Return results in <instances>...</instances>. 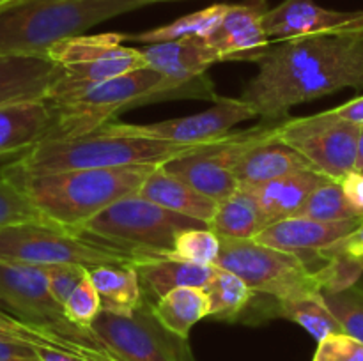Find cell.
Wrapping results in <instances>:
<instances>
[{
    "label": "cell",
    "mask_w": 363,
    "mask_h": 361,
    "mask_svg": "<svg viewBox=\"0 0 363 361\" xmlns=\"http://www.w3.org/2000/svg\"><path fill=\"white\" fill-rule=\"evenodd\" d=\"M208 229L220 239H254L264 229V223L254 197L238 188L230 197L216 204Z\"/></svg>",
    "instance_id": "obj_27"
},
{
    "label": "cell",
    "mask_w": 363,
    "mask_h": 361,
    "mask_svg": "<svg viewBox=\"0 0 363 361\" xmlns=\"http://www.w3.org/2000/svg\"><path fill=\"white\" fill-rule=\"evenodd\" d=\"M197 145H179L135 137L117 130L113 122L74 138H45L7 166L18 173H48L66 170L117 168L163 165Z\"/></svg>",
    "instance_id": "obj_3"
},
{
    "label": "cell",
    "mask_w": 363,
    "mask_h": 361,
    "mask_svg": "<svg viewBox=\"0 0 363 361\" xmlns=\"http://www.w3.org/2000/svg\"><path fill=\"white\" fill-rule=\"evenodd\" d=\"M264 0L227 6L225 14L213 34L206 39L218 60H259L264 57L272 41L264 30Z\"/></svg>",
    "instance_id": "obj_16"
},
{
    "label": "cell",
    "mask_w": 363,
    "mask_h": 361,
    "mask_svg": "<svg viewBox=\"0 0 363 361\" xmlns=\"http://www.w3.org/2000/svg\"><path fill=\"white\" fill-rule=\"evenodd\" d=\"M0 308L25 324L110 357L91 329H82L67 321L62 306L50 294L43 265L0 262Z\"/></svg>",
    "instance_id": "obj_9"
},
{
    "label": "cell",
    "mask_w": 363,
    "mask_h": 361,
    "mask_svg": "<svg viewBox=\"0 0 363 361\" xmlns=\"http://www.w3.org/2000/svg\"><path fill=\"white\" fill-rule=\"evenodd\" d=\"M155 166L158 165L48 173H18L2 168L0 176L16 184L46 219L80 230L113 202L137 193Z\"/></svg>",
    "instance_id": "obj_2"
},
{
    "label": "cell",
    "mask_w": 363,
    "mask_h": 361,
    "mask_svg": "<svg viewBox=\"0 0 363 361\" xmlns=\"http://www.w3.org/2000/svg\"><path fill=\"white\" fill-rule=\"evenodd\" d=\"M16 2V0H14ZM18 2H53V0H18Z\"/></svg>",
    "instance_id": "obj_45"
},
{
    "label": "cell",
    "mask_w": 363,
    "mask_h": 361,
    "mask_svg": "<svg viewBox=\"0 0 363 361\" xmlns=\"http://www.w3.org/2000/svg\"><path fill=\"white\" fill-rule=\"evenodd\" d=\"M0 324L9 326V328H32V326H28V324H25V322L18 321L16 317H13L11 314H7V311L2 310V308H0Z\"/></svg>",
    "instance_id": "obj_42"
},
{
    "label": "cell",
    "mask_w": 363,
    "mask_h": 361,
    "mask_svg": "<svg viewBox=\"0 0 363 361\" xmlns=\"http://www.w3.org/2000/svg\"><path fill=\"white\" fill-rule=\"evenodd\" d=\"M318 255H332V257H340L344 260L351 262L353 265L360 268L363 271V222L353 232L344 236L342 239L335 241L333 244L326 246L325 250L318 251Z\"/></svg>",
    "instance_id": "obj_37"
},
{
    "label": "cell",
    "mask_w": 363,
    "mask_h": 361,
    "mask_svg": "<svg viewBox=\"0 0 363 361\" xmlns=\"http://www.w3.org/2000/svg\"><path fill=\"white\" fill-rule=\"evenodd\" d=\"M144 6V0H16L0 7V55H46L57 42Z\"/></svg>",
    "instance_id": "obj_4"
},
{
    "label": "cell",
    "mask_w": 363,
    "mask_h": 361,
    "mask_svg": "<svg viewBox=\"0 0 363 361\" xmlns=\"http://www.w3.org/2000/svg\"><path fill=\"white\" fill-rule=\"evenodd\" d=\"M296 216H305V218L326 223L363 218L346 200L340 183L335 179H326L321 186L315 188Z\"/></svg>",
    "instance_id": "obj_30"
},
{
    "label": "cell",
    "mask_w": 363,
    "mask_h": 361,
    "mask_svg": "<svg viewBox=\"0 0 363 361\" xmlns=\"http://www.w3.org/2000/svg\"><path fill=\"white\" fill-rule=\"evenodd\" d=\"M201 227L208 225L152 204L135 193L113 202L85 223L80 232L130 248L147 257H167L172 251L177 234Z\"/></svg>",
    "instance_id": "obj_7"
},
{
    "label": "cell",
    "mask_w": 363,
    "mask_h": 361,
    "mask_svg": "<svg viewBox=\"0 0 363 361\" xmlns=\"http://www.w3.org/2000/svg\"><path fill=\"white\" fill-rule=\"evenodd\" d=\"M46 273V283L53 299L62 306L74 287L82 282L87 269L82 265H43Z\"/></svg>",
    "instance_id": "obj_36"
},
{
    "label": "cell",
    "mask_w": 363,
    "mask_h": 361,
    "mask_svg": "<svg viewBox=\"0 0 363 361\" xmlns=\"http://www.w3.org/2000/svg\"><path fill=\"white\" fill-rule=\"evenodd\" d=\"M264 30L272 42L319 34H362L363 11H335L314 0H284L264 13Z\"/></svg>",
    "instance_id": "obj_15"
},
{
    "label": "cell",
    "mask_w": 363,
    "mask_h": 361,
    "mask_svg": "<svg viewBox=\"0 0 363 361\" xmlns=\"http://www.w3.org/2000/svg\"><path fill=\"white\" fill-rule=\"evenodd\" d=\"M101 308L116 315H131L144 301L138 276L131 265H99L89 269Z\"/></svg>",
    "instance_id": "obj_26"
},
{
    "label": "cell",
    "mask_w": 363,
    "mask_h": 361,
    "mask_svg": "<svg viewBox=\"0 0 363 361\" xmlns=\"http://www.w3.org/2000/svg\"><path fill=\"white\" fill-rule=\"evenodd\" d=\"M0 361H41L35 347L23 342L0 340Z\"/></svg>",
    "instance_id": "obj_39"
},
{
    "label": "cell",
    "mask_w": 363,
    "mask_h": 361,
    "mask_svg": "<svg viewBox=\"0 0 363 361\" xmlns=\"http://www.w3.org/2000/svg\"><path fill=\"white\" fill-rule=\"evenodd\" d=\"M357 285H358V287H360V289L363 290V276H362V278H360V282H358V283H357Z\"/></svg>",
    "instance_id": "obj_47"
},
{
    "label": "cell",
    "mask_w": 363,
    "mask_h": 361,
    "mask_svg": "<svg viewBox=\"0 0 363 361\" xmlns=\"http://www.w3.org/2000/svg\"><path fill=\"white\" fill-rule=\"evenodd\" d=\"M64 315L71 324L78 326L82 329H91L92 322L98 317L101 308V299L96 290L94 283H92L89 271L82 278V282L74 287L73 292L62 304Z\"/></svg>",
    "instance_id": "obj_33"
},
{
    "label": "cell",
    "mask_w": 363,
    "mask_h": 361,
    "mask_svg": "<svg viewBox=\"0 0 363 361\" xmlns=\"http://www.w3.org/2000/svg\"><path fill=\"white\" fill-rule=\"evenodd\" d=\"M152 315L163 328L181 338L190 336L191 328L209 317L211 303L204 287H181L151 304Z\"/></svg>",
    "instance_id": "obj_25"
},
{
    "label": "cell",
    "mask_w": 363,
    "mask_h": 361,
    "mask_svg": "<svg viewBox=\"0 0 363 361\" xmlns=\"http://www.w3.org/2000/svg\"><path fill=\"white\" fill-rule=\"evenodd\" d=\"M326 179L330 177L323 176L318 170L303 168L279 177V179L268 180V183L248 184V186L240 188L254 197L261 211L262 223L268 227L284 218L296 216L312 191L321 186Z\"/></svg>",
    "instance_id": "obj_21"
},
{
    "label": "cell",
    "mask_w": 363,
    "mask_h": 361,
    "mask_svg": "<svg viewBox=\"0 0 363 361\" xmlns=\"http://www.w3.org/2000/svg\"><path fill=\"white\" fill-rule=\"evenodd\" d=\"M144 2L147 4V6H149V4H158V2H172V0H144Z\"/></svg>",
    "instance_id": "obj_44"
},
{
    "label": "cell",
    "mask_w": 363,
    "mask_h": 361,
    "mask_svg": "<svg viewBox=\"0 0 363 361\" xmlns=\"http://www.w3.org/2000/svg\"><path fill=\"white\" fill-rule=\"evenodd\" d=\"M266 124L240 133L227 134L215 144L197 145L184 154L163 163V168L216 204L240 188L234 177V163L241 152L266 131Z\"/></svg>",
    "instance_id": "obj_13"
},
{
    "label": "cell",
    "mask_w": 363,
    "mask_h": 361,
    "mask_svg": "<svg viewBox=\"0 0 363 361\" xmlns=\"http://www.w3.org/2000/svg\"><path fill=\"white\" fill-rule=\"evenodd\" d=\"M145 66L156 71L163 78L176 85L186 94H204L190 88L191 85H201L202 74L220 62L215 50L206 42V39H184V41H169L147 45L140 50Z\"/></svg>",
    "instance_id": "obj_17"
},
{
    "label": "cell",
    "mask_w": 363,
    "mask_h": 361,
    "mask_svg": "<svg viewBox=\"0 0 363 361\" xmlns=\"http://www.w3.org/2000/svg\"><path fill=\"white\" fill-rule=\"evenodd\" d=\"M332 112L335 113L340 119L347 120V122H353L362 126L363 124V96H358V98L351 99V101L344 103V105L337 106V108H332Z\"/></svg>",
    "instance_id": "obj_40"
},
{
    "label": "cell",
    "mask_w": 363,
    "mask_h": 361,
    "mask_svg": "<svg viewBox=\"0 0 363 361\" xmlns=\"http://www.w3.org/2000/svg\"><path fill=\"white\" fill-rule=\"evenodd\" d=\"M52 112L46 99L0 106V158L23 154L48 137Z\"/></svg>",
    "instance_id": "obj_22"
},
{
    "label": "cell",
    "mask_w": 363,
    "mask_h": 361,
    "mask_svg": "<svg viewBox=\"0 0 363 361\" xmlns=\"http://www.w3.org/2000/svg\"><path fill=\"white\" fill-rule=\"evenodd\" d=\"M138 197L158 204L177 214L199 219L208 225L216 209V202L204 197L197 190L167 172L162 165L151 170L137 191Z\"/></svg>",
    "instance_id": "obj_23"
},
{
    "label": "cell",
    "mask_w": 363,
    "mask_h": 361,
    "mask_svg": "<svg viewBox=\"0 0 363 361\" xmlns=\"http://www.w3.org/2000/svg\"><path fill=\"white\" fill-rule=\"evenodd\" d=\"M362 222L363 218L326 223L305 216H291L264 227L254 237V241L311 260L318 251L325 250L326 246L353 232Z\"/></svg>",
    "instance_id": "obj_18"
},
{
    "label": "cell",
    "mask_w": 363,
    "mask_h": 361,
    "mask_svg": "<svg viewBox=\"0 0 363 361\" xmlns=\"http://www.w3.org/2000/svg\"><path fill=\"white\" fill-rule=\"evenodd\" d=\"M35 353H38L39 360L41 361H103V360H94V357L82 356V354L52 349V347H35Z\"/></svg>",
    "instance_id": "obj_41"
},
{
    "label": "cell",
    "mask_w": 363,
    "mask_h": 361,
    "mask_svg": "<svg viewBox=\"0 0 363 361\" xmlns=\"http://www.w3.org/2000/svg\"><path fill=\"white\" fill-rule=\"evenodd\" d=\"M218 251L220 237L208 227H201V229H186L177 234L172 251L167 257L201 265H215Z\"/></svg>",
    "instance_id": "obj_31"
},
{
    "label": "cell",
    "mask_w": 363,
    "mask_h": 361,
    "mask_svg": "<svg viewBox=\"0 0 363 361\" xmlns=\"http://www.w3.org/2000/svg\"><path fill=\"white\" fill-rule=\"evenodd\" d=\"M360 126L337 117L332 110L280 120L277 137L300 152L308 165L339 180L357 166Z\"/></svg>",
    "instance_id": "obj_12"
},
{
    "label": "cell",
    "mask_w": 363,
    "mask_h": 361,
    "mask_svg": "<svg viewBox=\"0 0 363 361\" xmlns=\"http://www.w3.org/2000/svg\"><path fill=\"white\" fill-rule=\"evenodd\" d=\"M354 170L363 172V124L360 126V133H358V154H357V166Z\"/></svg>",
    "instance_id": "obj_43"
},
{
    "label": "cell",
    "mask_w": 363,
    "mask_h": 361,
    "mask_svg": "<svg viewBox=\"0 0 363 361\" xmlns=\"http://www.w3.org/2000/svg\"><path fill=\"white\" fill-rule=\"evenodd\" d=\"M145 258L130 248L69 230L50 219L25 222L0 229V262L27 265H131Z\"/></svg>",
    "instance_id": "obj_5"
},
{
    "label": "cell",
    "mask_w": 363,
    "mask_h": 361,
    "mask_svg": "<svg viewBox=\"0 0 363 361\" xmlns=\"http://www.w3.org/2000/svg\"><path fill=\"white\" fill-rule=\"evenodd\" d=\"M11 2H14V0H0V7L7 6V4H11Z\"/></svg>",
    "instance_id": "obj_46"
},
{
    "label": "cell",
    "mask_w": 363,
    "mask_h": 361,
    "mask_svg": "<svg viewBox=\"0 0 363 361\" xmlns=\"http://www.w3.org/2000/svg\"><path fill=\"white\" fill-rule=\"evenodd\" d=\"M144 299L155 304L170 290L181 287H206L215 265H201L170 257L145 258L133 265Z\"/></svg>",
    "instance_id": "obj_24"
},
{
    "label": "cell",
    "mask_w": 363,
    "mask_h": 361,
    "mask_svg": "<svg viewBox=\"0 0 363 361\" xmlns=\"http://www.w3.org/2000/svg\"><path fill=\"white\" fill-rule=\"evenodd\" d=\"M215 265L240 276L252 292L275 299L321 294L318 275L307 258L254 239H220Z\"/></svg>",
    "instance_id": "obj_8"
},
{
    "label": "cell",
    "mask_w": 363,
    "mask_h": 361,
    "mask_svg": "<svg viewBox=\"0 0 363 361\" xmlns=\"http://www.w3.org/2000/svg\"><path fill=\"white\" fill-rule=\"evenodd\" d=\"M176 92L184 94L160 73L142 67L92 85L85 91L64 98L46 99L52 112V127L46 138H74L92 133L112 122L113 117L124 112V108L158 98H169Z\"/></svg>",
    "instance_id": "obj_6"
},
{
    "label": "cell",
    "mask_w": 363,
    "mask_h": 361,
    "mask_svg": "<svg viewBox=\"0 0 363 361\" xmlns=\"http://www.w3.org/2000/svg\"><path fill=\"white\" fill-rule=\"evenodd\" d=\"M312 168L307 159L277 137V124L252 142L234 163V177L240 186L279 179L298 170Z\"/></svg>",
    "instance_id": "obj_19"
},
{
    "label": "cell",
    "mask_w": 363,
    "mask_h": 361,
    "mask_svg": "<svg viewBox=\"0 0 363 361\" xmlns=\"http://www.w3.org/2000/svg\"><path fill=\"white\" fill-rule=\"evenodd\" d=\"M312 361H363V343L346 333H333L318 342Z\"/></svg>",
    "instance_id": "obj_35"
},
{
    "label": "cell",
    "mask_w": 363,
    "mask_h": 361,
    "mask_svg": "<svg viewBox=\"0 0 363 361\" xmlns=\"http://www.w3.org/2000/svg\"><path fill=\"white\" fill-rule=\"evenodd\" d=\"M321 294L342 333L363 343V290L360 287L354 285L340 292Z\"/></svg>",
    "instance_id": "obj_32"
},
{
    "label": "cell",
    "mask_w": 363,
    "mask_h": 361,
    "mask_svg": "<svg viewBox=\"0 0 363 361\" xmlns=\"http://www.w3.org/2000/svg\"><path fill=\"white\" fill-rule=\"evenodd\" d=\"M257 117L254 106L241 98H216L215 105L194 115L177 117L155 124H124L113 122L117 130L128 134L152 140L170 142L179 145L215 144L230 134L236 124Z\"/></svg>",
    "instance_id": "obj_14"
},
{
    "label": "cell",
    "mask_w": 363,
    "mask_h": 361,
    "mask_svg": "<svg viewBox=\"0 0 363 361\" xmlns=\"http://www.w3.org/2000/svg\"><path fill=\"white\" fill-rule=\"evenodd\" d=\"M204 290L211 303L209 319L223 322H238L255 294L240 276L216 265Z\"/></svg>",
    "instance_id": "obj_29"
},
{
    "label": "cell",
    "mask_w": 363,
    "mask_h": 361,
    "mask_svg": "<svg viewBox=\"0 0 363 361\" xmlns=\"http://www.w3.org/2000/svg\"><path fill=\"white\" fill-rule=\"evenodd\" d=\"M91 331L113 361H195L188 338L163 328L145 299L128 317L101 310Z\"/></svg>",
    "instance_id": "obj_11"
},
{
    "label": "cell",
    "mask_w": 363,
    "mask_h": 361,
    "mask_svg": "<svg viewBox=\"0 0 363 361\" xmlns=\"http://www.w3.org/2000/svg\"><path fill=\"white\" fill-rule=\"evenodd\" d=\"M62 74L46 55H0V106L46 99Z\"/></svg>",
    "instance_id": "obj_20"
},
{
    "label": "cell",
    "mask_w": 363,
    "mask_h": 361,
    "mask_svg": "<svg viewBox=\"0 0 363 361\" xmlns=\"http://www.w3.org/2000/svg\"><path fill=\"white\" fill-rule=\"evenodd\" d=\"M241 92L257 117L280 120L293 106L342 88H363V35L319 34L269 46Z\"/></svg>",
    "instance_id": "obj_1"
},
{
    "label": "cell",
    "mask_w": 363,
    "mask_h": 361,
    "mask_svg": "<svg viewBox=\"0 0 363 361\" xmlns=\"http://www.w3.org/2000/svg\"><path fill=\"white\" fill-rule=\"evenodd\" d=\"M227 6L229 4H215V6L197 11V13L177 18L162 27L138 32V34H124V41L155 45V42L184 41V39H208L222 21Z\"/></svg>",
    "instance_id": "obj_28"
},
{
    "label": "cell",
    "mask_w": 363,
    "mask_h": 361,
    "mask_svg": "<svg viewBox=\"0 0 363 361\" xmlns=\"http://www.w3.org/2000/svg\"><path fill=\"white\" fill-rule=\"evenodd\" d=\"M346 200L353 205L354 211L363 216V172L351 170L339 179Z\"/></svg>",
    "instance_id": "obj_38"
},
{
    "label": "cell",
    "mask_w": 363,
    "mask_h": 361,
    "mask_svg": "<svg viewBox=\"0 0 363 361\" xmlns=\"http://www.w3.org/2000/svg\"><path fill=\"white\" fill-rule=\"evenodd\" d=\"M46 57L59 64L64 73L46 99L64 98L130 71L147 67L140 50L124 45V34L117 32L64 39L53 45Z\"/></svg>",
    "instance_id": "obj_10"
},
{
    "label": "cell",
    "mask_w": 363,
    "mask_h": 361,
    "mask_svg": "<svg viewBox=\"0 0 363 361\" xmlns=\"http://www.w3.org/2000/svg\"><path fill=\"white\" fill-rule=\"evenodd\" d=\"M46 219L30 200L25 197L23 191L0 176V229L25 222H38Z\"/></svg>",
    "instance_id": "obj_34"
}]
</instances>
